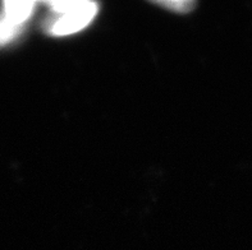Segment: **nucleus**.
Instances as JSON below:
<instances>
[{
	"label": "nucleus",
	"mask_w": 252,
	"mask_h": 250,
	"mask_svg": "<svg viewBox=\"0 0 252 250\" xmlns=\"http://www.w3.org/2000/svg\"><path fill=\"white\" fill-rule=\"evenodd\" d=\"M46 5L55 13L45 25L51 36L76 33L87 27L97 13V4L93 1H49Z\"/></svg>",
	"instance_id": "1"
},
{
	"label": "nucleus",
	"mask_w": 252,
	"mask_h": 250,
	"mask_svg": "<svg viewBox=\"0 0 252 250\" xmlns=\"http://www.w3.org/2000/svg\"><path fill=\"white\" fill-rule=\"evenodd\" d=\"M35 5V1H5L3 12L14 22L23 25L32 14Z\"/></svg>",
	"instance_id": "2"
},
{
	"label": "nucleus",
	"mask_w": 252,
	"mask_h": 250,
	"mask_svg": "<svg viewBox=\"0 0 252 250\" xmlns=\"http://www.w3.org/2000/svg\"><path fill=\"white\" fill-rule=\"evenodd\" d=\"M22 29V25L14 22L6 16L5 13H0V45L12 41L16 38Z\"/></svg>",
	"instance_id": "3"
},
{
	"label": "nucleus",
	"mask_w": 252,
	"mask_h": 250,
	"mask_svg": "<svg viewBox=\"0 0 252 250\" xmlns=\"http://www.w3.org/2000/svg\"><path fill=\"white\" fill-rule=\"evenodd\" d=\"M157 4L164 6L168 10H174V12L179 13L189 12L195 6V4L192 3V1H189V0H183V1H179V0H174V1H159Z\"/></svg>",
	"instance_id": "4"
}]
</instances>
